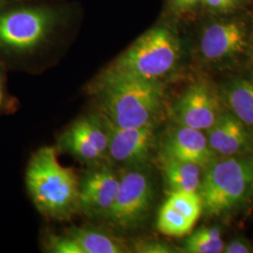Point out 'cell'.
<instances>
[{"label":"cell","mask_w":253,"mask_h":253,"mask_svg":"<svg viewBox=\"0 0 253 253\" xmlns=\"http://www.w3.org/2000/svg\"><path fill=\"white\" fill-rule=\"evenodd\" d=\"M207 138L217 157L253 153V132L231 112H221Z\"/></svg>","instance_id":"13"},{"label":"cell","mask_w":253,"mask_h":253,"mask_svg":"<svg viewBox=\"0 0 253 253\" xmlns=\"http://www.w3.org/2000/svg\"><path fill=\"white\" fill-rule=\"evenodd\" d=\"M5 81H4V67L0 63V109L2 108L6 102L5 93Z\"/></svg>","instance_id":"24"},{"label":"cell","mask_w":253,"mask_h":253,"mask_svg":"<svg viewBox=\"0 0 253 253\" xmlns=\"http://www.w3.org/2000/svg\"><path fill=\"white\" fill-rule=\"evenodd\" d=\"M26 182L35 207L46 217L63 220L79 210L80 182L73 169L59 163L54 147L44 146L33 154Z\"/></svg>","instance_id":"4"},{"label":"cell","mask_w":253,"mask_h":253,"mask_svg":"<svg viewBox=\"0 0 253 253\" xmlns=\"http://www.w3.org/2000/svg\"></svg>","instance_id":"28"},{"label":"cell","mask_w":253,"mask_h":253,"mask_svg":"<svg viewBox=\"0 0 253 253\" xmlns=\"http://www.w3.org/2000/svg\"><path fill=\"white\" fill-rule=\"evenodd\" d=\"M220 100L212 84L203 79L190 84L174 103L172 114L177 124L208 130L221 114Z\"/></svg>","instance_id":"8"},{"label":"cell","mask_w":253,"mask_h":253,"mask_svg":"<svg viewBox=\"0 0 253 253\" xmlns=\"http://www.w3.org/2000/svg\"><path fill=\"white\" fill-rule=\"evenodd\" d=\"M222 94L231 113L253 133V75L230 79L224 84Z\"/></svg>","instance_id":"15"},{"label":"cell","mask_w":253,"mask_h":253,"mask_svg":"<svg viewBox=\"0 0 253 253\" xmlns=\"http://www.w3.org/2000/svg\"><path fill=\"white\" fill-rule=\"evenodd\" d=\"M77 9L61 2L0 4V56L26 58L76 25Z\"/></svg>","instance_id":"2"},{"label":"cell","mask_w":253,"mask_h":253,"mask_svg":"<svg viewBox=\"0 0 253 253\" xmlns=\"http://www.w3.org/2000/svg\"><path fill=\"white\" fill-rule=\"evenodd\" d=\"M202 169L195 163L163 158L164 178L171 192H198L204 173Z\"/></svg>","instance_id":"16"},{"label":"cell","mask_w":253,"mask_h":253,"mask_svg":"<svg viewBox=\"0 0 253 253\" xmlns=\"http://www.w3.org/2000/svg\"><path fill=\"white\" fill-rule=\"evenodd\" d=\"M250 60L253 63V33L252 38V44H251V54H250Z\"/></svg>","instance_id":"26"},{"label":"cell","mask_w":253,"mask_h":253,"mask_svg":"<svg viewBox=\"0 0 253 253\" xmlns=\"http://www.w3.org/2000/svg\"><path fill=\"white\" fill-rule=\"evenodd\" d=\"M224 242L217 228H200L186 239L184 251L189 253H223Z\"/></svg>","instance_id":"19"},{"label":"cell","mask_w":253,"mask_h":253,"mask_svg":"<svg viewBox=\"0 0 253 253\" xmlns=\"http://www.w3.org/2000/svg\"><path fill=\"white\" fill-rule=\"evenodd\" d=\"M190 48L208 69H233L250 60L253 9L222 14L204 13L188 27Z\"/></svg>","instance_id":"3"},{"label":"cell","mask_w":253,"mask_h":253,"mask_svg":"<svg viewBox=\"0 0 253 253\" xmlns=\"http://www.w3.org/2000/svg\"><path fill=\"white\" fill-rule=\"evenodd\" d=\"M202 213L203 205L198 192L172 191L159 212L158 229L169 236L188 235Z\"/></svg>","instance_id":"11"},{"label":"cell","mask_w":253,"mask_h":253,"mask_svg":"<svg viewBox=\"0 0 253 253\" xmlns=\"http://www.w3.org/2000/svg\"><path fill=\"white\" fill-rule=\"evenodd\" d=\"M165 84L136 78L109 83L93 93L102 118L119 127H138L155 121L162 107Z\"/></svg>","instance_id":"5"},{"label":"cell","mask_w":253,"mask_h":253,"mask_svg":"<svg viewBox=\"0 0 253 253\" xmlns=\"http://www.w3.org/2000/svg\"><path fill=\"white\" fill-rule=\"evenodd\" d=\"M65 0H0V4L12 3H34V2H61Z\"/></svg>","instance_id":"25"},{"label":"cell","mask_w":253,"mask_h":253,"mask_svg":"<svg viewBox=\"0 0 253 253\" xmlns=\"http://www.w3.org/2000/svg\"><path fill=\"white\" fill-rule=\"evenodd\" d=\"M119 177L118 194L106 218L118 228L133 229L145 220L152 207L153 184L147 172L137 169Z\"/></svg>","instance_id":"7"},{"label":"cell","mask_w":253,"mask_h":253,"mask_svg":"<svg viewBox=\"0 0 253 253\" xmlns=\"http://www.w3.org/2000/svg\"><path fill=\"white\" fill-rule=\"evenodd\" d=\"M49 250L51 253H83L80 246L69 235L51 237L49 240Z\"/></svg>","instance_id":"21"},{"label":"cell","mask_w":253,"mask_h":253,"mask_svg":"<svg viewBox=\"0 0 253 253\" xmlns=\"http://www.w3.org/2000/svg\"><path fill=\"white\" fill-rule=\"evenodd\" d=\"M59 145L82 162L100 163L108 156V131L103 119L79 118L61 135Z\"/></svg>","instance_id":"9"},{"label":"cell","mask_w":253,"mask_h":253,"mask_svg":"<svg viewBox=\"0 0 253 253\" xmlns=\"http://www.w3.org/2000/svg\"><path fill=\"white\" fill-rule=\"evenodd\" d=\"M136 252L143 253H172L169 246L158 241H144L136 245Z\"/></svg>","instance_id":"22"},{"label":"cell","mask_w":253,"mask_h":253,"mask_svg":"<svg viewBox=\"0 0 253 253\" xmlns=\"http://www.w3.org/2000/svg\"><path fill=\"white\" fill-rule=\"evenodd\" d=\"M223 253H253V248L249 242L242 238H236L224 246Z\"/></svg>","instance_id":"23"},{"label":"cell","mask_w":253,"mask_h":253,"mask_svg":"<svg viewBox=\"0 0 253 253\" xmlns=\"http://www.w3.org/2000/svg\"><path fill=\"white\" fill-rule=\"evenodd\" d=\"M253 181V153L217 157L205 169L198 194L203 212L220 216L249 198Z\"/></svg>","instance_id":"6"},{"label":"cell","mask_w":253,"mask_h":253,"mask_svg":"<svg viewBox=\"0 0 253 253\" xmlns=\"http://www.w3.org/2000/svg\"><path fill=\"white\" fill-rule=\"evenodd\" d=\"M204 14V0H163L161 16L190 27Z\"/></svg>","instance_id":"18"},{"label":"cell","mask_w":253,"mask_h":253,"mask_svg":"<svg viewBox=\"0 0 253 253\" xmlns=\"http://www.w3.org/2000/svg\"><path fill=\"white\" fill-rule=\"evenodd\" d=\"M253 9V0H204V13L222 14Z\"/></svg>","instance_id":"20"},{"label":"cell","mask_w":253,"mask_h":253,"mask_svg":"<svg viewBox=\"0 0 253 253\" xmlns=\"http://www.w3.org/2000/svg\"><path fill=\"white\" fill-rule=\"evenodd\" d=\"M163 155L166 159L195 163L204 169L217 158L202 130L180 125L164 138Z\"/></svg>","instance_id":"14"},{"label":"cell","mask_w":253,"mask_h":253,"mask_svg":"<svg viewBox=\"0 0 253 253\" xmlns=\"http://www.w3.org/2000/svg\"><path fill=\"white\" fill-rule=\"evenodd\" d=\"M191 51L188 27L160 16L152 27L108 64L89 84L95 93L109 83L136 78L164 83L182 70Z\"/></svg>","instance_id":"1"},{"label":"cell","mask_w":253,"mask_h":253,"mask_svg":"<svg viewBox=\"0 0 253 253\" xmlns=\"http://www.w3.org/2000/svg\"><path fill=\"white\" fill-rule=\"evenodd\" d=\"M68 235L80 246L83 253H126V246L118 238L103 232L73 227Z\"/></svg>","instance_id":"17"},{"label":"cell","mask_w":253,"mask_h":253,"mask_svg":"<svg viewBox=\"0 0 253 253\" xmlns=\"http://www.w3.org/2000/svg\"><path fill=\"white\" fill-rule=\"evenodd\" d=\"M120 177L109 169L88 172L80 182L79 210L87 216L106 217L118 194Z\"/></svg>","instance_id":"12"},{"label":"cell","mask_w":253,"mask_h":253,"mask_svg":"<svg viewBox=\"0 0 253 253\" xmlns=\"http://www.w3.org/2000/svg\"><path fill=\"white\" fill-rule=\"evenodd\" d=\"M102 119L108 131V157L113 162L138 165L148 159L155 143V121L138 127H119Z\"/></svg>","instance_id":"10"},{"label":"cell","mask_w":253,"mask_h":253,"mask_svg":"<svg viewBox=\"0 0 253 253\" xmlns=\"http://www.w3.org/2000/svg\"><path fill=\"white\" fill-rule=\"evenodd\" d=\"M249 198H251V199L253 201V184H252V188H251V190H250V194H249Z\"/></svg>","instance_id":"27"}]
</instances>
